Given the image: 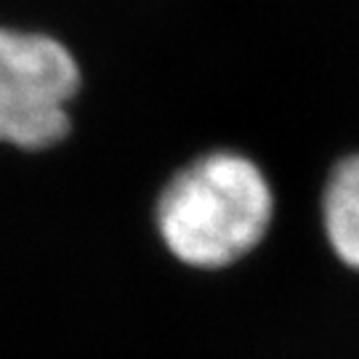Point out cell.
I'll return each mask as SVG.
<instances>
[{
  "mask_svg": "<svg viewBox=\"0 0 359 359\" xmlns=\"http://www.w3.org/2000/svg\"><path fill=\"white\" fill-rule=\"evenodd\" d=\"M277 218L269 170L240 147L216 144L173 168L152 203V229L170 261L224 274L266 245Z\"/></svg>",
  "mask_w": 359,
  "mask_h": 359,
  "instance_id": "6da1fadb",
  "label": "cell"
},
{
  "mask_svg": "<svg viewBox=\"0 0 359 359\" xmlns=\"http://www.w3.org/2000/svg\"><path fill=\"white\" fill-rule=\"evenodd\" d=\"M86 69L62 35L0 22V149L43 157L75 133Z\"/></svg>",
  "mask_w": 359,
  "mask_h": 359,
  "instance_id": "7a4b0ae2",
  "label": "cell"
},
{
  "mask_svg": "<svg viewBox=\"0 0 359 359\" xmlns=\"http://www.w3.org/2000/svg\"><path fill=\"white\" fill-rule=\"evenodd\" d=\"M320 231L338 266L359 274V149L335 157L317 200Z\"/></svg>",
  "mask_w": 359,
  "mask_h": 359,
  "instance_id": "3957f363",
  "label": "cell"
}]
</instances>
